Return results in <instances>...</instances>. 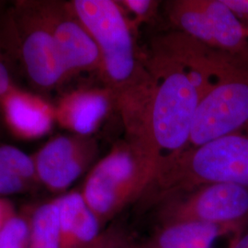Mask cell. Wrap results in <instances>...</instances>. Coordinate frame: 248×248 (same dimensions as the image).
<instances>
[{
	"label": "cell",
	"mask_w": 248,
	"mask_h": 248,
	"mask_svg": "<svg viewBox=\"0 0 248 248\" xmlns=\"http://www.w3.org/2000/svg\"><path fill=\"white\" fill-rule=\"evenodd\" d=\"M146 66L153 78L150 95L128 142L158 170L186 149L201 96L184 65L163 50Z\"/></svg>",
	"instance_id": "1"
},
{
	"label": "cell",
	"mask_w": 248,
	"mask_h": 248,
	"mask_svg": "<svg viewBox=\"0 0 248 248\" xmlns=\"http://www.w3.org/2000/svg\"><path fill=\"white\" fill-rule=\"evenodd\" d=\"M69 5L98 47L99 76L110 89L120 111L136 105L152 85V76L139 59L132 26L119 2L73 0Z\"/></svg>",
	"instance_id": "2"
},
{
	"label": "cell",
	"mask_w": 248,
	"mask_h": 248,
	"mask_svg": "<svg viewBox=\"0 0 248 248\" xmlns=\"http://www.w3.org/2000/svg\"><path fill=\"white\" fill-rule=\"evenodd\" d=\"M211 183H230L248 189V127L165 160L148 191L157 203Z\"/></svg>",
	"instance_id": "3"
},
{
	"label": "cell",
	"mask_w": 248,
	"mask_h": 248,
	"mask_svg": "<svg viewBox=\"0 0 248 248\" xmlns=\"http://www.w3.org/2000/svg\"><path fill=\"white\" fill-rule=\"evenodd\" d=\"M156 172L129 142L118 143L89 170L80 192L104 227L147 192Z\"/></svg>",
	"instance_id": "4"
},
{
	"label": "cell",
	"mask_w": 248,
	"mask_h": 248,
	"mask_svg": "<svg viewBox=\"0 0 248 248\" xmlns=\"http://www.w3.org/2000/svg\"><path fill=\"white\" fill-rule=\"evenodd\" d=\"M247 127L248 63L223 53L216 78L200 100L185 150L200 147Z\"/></svg>",
	"instance_id": "5"
},
{
	"label": "cell",
	"mask_w": 248,
	"mask_h": 248,
	"mask_svg": "<svg viewBox=\"0 0 248 248\" xmlns=\"http://www.w3.org/2000/svg\"><path fill=\"white\" fill-rule=\"evenodd\" d=\"M157 203L158 225L202 222L236 235L248 224V189L234 184H206L169 196Z\"/></svg>",
	"instance_id": "6"
},
{
	"label": "cell",
	"mask_w": 248,
	"mask_h": 248,
	"mask_svg": "<svg viewBox=\"0 0 248 248\" xmlns=\"http://www.w3.org/2000/svg\"><path fill=\"white\" fill-rule=\"evenodd\" d=\"M4 27L9 45L14 46L27 77L37 87L53 89L68 78L35 1L16 2L9 9Z\"/></svg>",
	"instance_id": "7"
},
{
	"label": "cell",
	"mask_w": 248,
	"mask_h": 248,
	"mask_svg": "<svg viewBox=\"0 0 248 248\" xmlns=\"http://www.w3.org/2000/svg\"><path fill=\"white\" fill-rule=\"evenodd\" d=\"M98 143L91 136L57 135L32 155L39 184L53 193L62 194L89 170L98 155Z\"/></svg>",
	"instance_id": "8"
},
{
	"label": "cell",
	"mask_w": 248,
	"mask_h": 248,
	"mask_svg": "<svg viewBox=\"0 0 248 248\" xmlns=\"http://www.w3.org/2000/svg\"><path fill=\"white\" fill-rule=\"evenodd\" d=\"M35 4L51 31L67 77L81 72L95 71L99 75L98 47L69 2L37 0Z\"/></svg>",
	"instance_id": "9"
},
{
	"label": "cell",
	"mask_w": 248,
	"mask_h": 248,
	"mask_svg": "<svg viewBox=\"0 0 248 248\" xmlns=\"http://www.w3.org/2000/svg\"><path fill=\"white\" fill-rule=\"evenodd\" d=\"M0 112L12 135L25 141L43 138L56 124L53 104L15 84L0 99Z\"/></svg>",
	"instance_id": "10"
},
{
	"label": "cell",
	"mask_w": 248,
	"mask_h": 248,
	"mask_svg": "<svg viewBox=\"0 0 248 248\" xmlns=\"http://www.w3.org/2000/svg\"><path fill=\"white\" fill-rule=\"evenodd\" d=\"M115 105L111 90L78 89L63 94L54 106L55 122L73 134L91 136Z\"/></svg>",
	"instance_id": "11"
},
{
	"label": "cell",
	"mask_w": 248,
	"mask_h": 248,
	"mask_svg": "<svg viewBox=\"0 0 248 248\" xmlns=\"http://www.w3.org/2000/svg\"><path fill=\"white\" fill-rule=\"evenodd\" d=\"M61 248H92L104 227L86 203L80 190L56 196Z\"/></svg>",
	"instance_id": "12"
},
{
	"label": "cell",
	"mask_w": 248,
	"mask_h": 248,
	"mask_svg": "<svg viewBox=\"0 0 248 248\" xmlns=\"http://www.w3.org/2000/svg\"><path fill=\"white\" fill-rule=\"evenodd\" d=\"M230 233L222 227L185 222L159 225L148 238L133 242L131 248H214L221 236Z\"/></svg>",
	"instance_id": "13"
},
{
	"label": "cell",
	"mask_w": 248,
	"mask_h": 248,
	"mask_svg": "<svg viewBox=\"0 0 248 248\" xmlns=\"http://www.w3.org/2000/svg\"><path fill=\"white\" fill-rule=\"evenodd\" d=\"M209 17L215 50L248 63V28L222 0H202Z\"/></svg>",
	"instance_id": "14"
},
{
	"label": "cell",
	"mask_w": 248,
	"mask_h": 248,
	"mask_svg": "<svg viewBox=\"0 0 248 248\" xmlns=\"http://www.w3.org/2000/svg\"><path fill=\"white\" fill-rule=\"evenodd\" d=\"M170 21L182 33L215 49L213 30L202 0H176L168 8Z\"/></svg>",
	"instance_id": "15"
},
{
	"label": "cell",
	"mask_w": 248,
	"mask_h": 248,
	"mask_svg": "<svg viewBox=\"0 0 248 248\" xmlns=\"http://www.w3.org/2000/svg\"><path fill=\"white\" fill-rule=\"evenodd\" d=\"M30 248H61L59 210L56 198L28 205Z\"/></svg>",
	"instance_id": "16"
},
{
	"label": "cell",
	"mask_w": 248,
	"mask_h": 248,
	"mask_svg": "<svg viewBox=\"0 0 248 248\" xmlns=\"http://www.w3.org/2000/svg\"><path fill=\"white\" fill-rule=\"evenodd\" d=\"M0 168L36 186L39 184L32 155L15 146L0 143Z\"/></svg>",
	"instance_id": "17"
},
{
	"label": "cell",
	"mask_w": 248,
	"mask_h": 248,
	"mask_svg": "<svg viewBox=\"0 0 248 248\" xmlns=\"http://www.w3.org/2000/svg\"><path fill=\"white\" fill-rule=\"evenodd\" d=\"M28 206L15 213L0 232V248H30Z\"/></svg>",
	"instance_id": "18"
},
{
	"label": "cell",
	"mask_w": 248,
	"mask_h": 248,
	"mask_svg": "<svg viewBox=\"0 0 248 248\" xmlns=\"http://www.w3.org/2000/svg\"><path fill=\"white\" fill-rule=\"evenodd\" d=\"M133 242L124 227L112 224L104 229L92 248H131Z\"/></svg>",
	"instance_id": "19"
},
{
	"label": "cell",
	"mask_w": 248,
	"mask_h": 248,
	"mask_svg": "<svg viewBox=\"0 0 248 248\" xmlns=\"http://www.w3.org/2000/svg\"><path fill=\"white\" fill-rule=\"evenodd\" d=\"M32 187L35 186L0 168V197L7 198L8 196L25 193Z\"/></svg>",
	"instance_id": "20"
},
{
	"label": "cell",
	"mask_w": 248,
	"mask_h": 248,
	"mask_svg": "<svg viewBox=\"0 0 248 248\" xmlns=\"http://www.w3.org/2000/svg\"><path fill=\"white\" fill-rule=\"evenodd\" d=\"M119 4L124 10H128L136 18L137 23L148 20L155 13L158 2L151 0H124Z\"/></svg>",
	"instance_id": "21"
},
{
	"label": "cell",
	"mask_w": 248,
	"mask_h": 248,
	"mask_svg": "<svg viewBox=\"0 0 248 248\" xmlns=\"http://www.w3.org/2000/svg\"><path fill=\"white\" fill-rule=\"evenodd\" d=\"M18 211L8 198L0 197V232Z\"/></svg>",
	"instance_id": "22"
},
{
	"label": "cell",
	"mask_w": 248,
	"mask_h": 248,
	"mask_svg": "<svg viewBox=\"0 0 248 248\" xmlns=\"http://www.w3.org/2000/svg\"><path fill=\"white\" fill-rule=\"evenodd\" d=\"M231 11L239 18L248 20V0H222Z\"/></svg>",
	"instance_id": "23"
},
{
	"label": "cell",
	"mask_w": 248,
	"mask_h": 248,
	"mask_svg": "<svg viewBox=\"0 0 248 248\" xmlns=\"http://www.w3.org/2000/svg\"><path fill=\"white\" fill-rule=\"evenodd\" d=\"M228 248H248V231H243L231 240Z\"/></svg>",
	"instance_id": "24"
},
{
	"label": "cell",
	"mask_w": 248,
	"mask_h": 248,
	"mask_svg": "<svg viewBox=\"0 0 248 248\" xmlns=\"http://www.w3.org/2000/svg\"><path fill=\"white\" fill-rule=\"evenodd\" d=\"M7 45H9V39L6 33L5 28L3 25V28H0V55L4 53V48L7 47Z\"/></svg>",
	"instance_id": "25"
},
{
	"label": "cell",
	"mask_w": 248,
	"mask_h": 248,
	"mask_svg": "<svg viewBox=\"0 0 248 248\" xmlns=\"http://www.w3.org/2000/svg\"></svg>",
	"instance_id": "26"
}]
</instances>
